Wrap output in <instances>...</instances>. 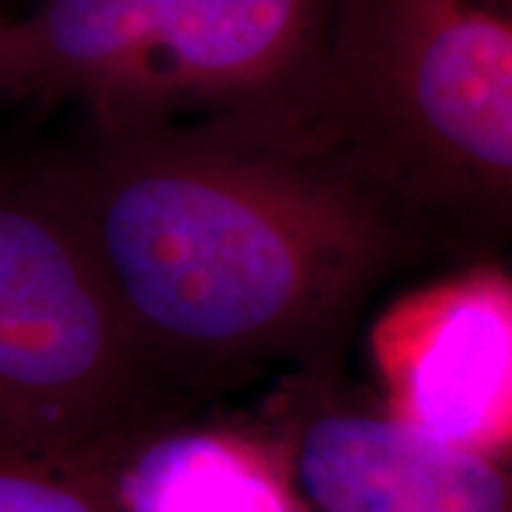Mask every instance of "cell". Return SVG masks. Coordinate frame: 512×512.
Returning <instances> with one entry per match:
<instances>
[{
    "label": "cell",
    "instance_id": "6da1fadb",
    "mask_svg": "<svg viewBox=\"0 0 512 512\" xmlns=\"http://www.w3.org/2000/svg\"><path fill=\"white\" fill-rule=\"evenodd\" d=\"M40 163L137 353L183 404L339 367L416 242L362 180L262 114L86 126Z\"/></svg>",
    "mask_w": 512,
    "mask_h": 512
},
{
    "label": "cell",
    "instance_id": "7a4b0ae2",
    "mask_svg": "<svg viewBox=\"0 0 512 512\" xmlns=\"http://www.w3.org/2000/svg\"><path fill=\"white\" fill-rule=\"evenodd\" d=\"M419 237L512 225V0H322L268 114Z\"/></svg>",
    "mask_w": 512,
    "mask_h": 512
},
{
    "label": "cell",
    "instance_id": "3957f363",
    "mask_svg": "<svg viewBox=\"0 0 512 512\" xmlns=\"http://www.w3.org/2000/svg\"><path fill=\"white\" fill-rule=\"evenodd\" d=\"M191 416L137 353L40 157L0 163V461L117 464Z\"/></svg>",
    "mask_w": 512,
    "mask_h": 512
},
{
    "label": "cell",
    "instance_id": "277c9868",
    "mask_svg": "<svg viewBox=\"0 0 512 512\" xmlns=\"http://www.w3.org/2000/svg\"><path fill=\"white\" fill-rule=\"evenodd\" d=\"M319 12L322 0H37L6 23L0 92L77 103L97 128L268 114Z\"/></svg>",
    "mask_w": 512,
    "mask_h": 512
},
{
    "label": "cell",
    "instance_id": "5b68a950",
    "mask_svg": "<svg viewBox=\"0 0 512 512\" xmlns=\"http://www.w3.org/2000/svg\"><path fill=\"white\" fill-rule=\"evenodd\" d=\"M305 512H512V464L427 439L353 399L339 367L296 370L251 419Z\"/></svg>",
    "mask_w": 512,
    "mask_h": 512
},
{
    "label": "cell",
    "instance_id": "8992f818",
    "mask_svg": "<svg viewBox=\"0 0 512 512\" xmlns=\"http://www.w3.org/2000/svg\"><path fill=\"white\" fill-rule=\"evenodd\" d=\"M379 407L427 439L512 464V276L473 265L402 293L367 333Z\"/></svg>",
    "mask_w": 512,
    "mask_h": 512
},
{
    "label": "cell",
    "instance_id": "52a82bcc",
    "mask_svg": "<svg viewBox=\"0 0 512 512\" xmlns=\"http://www.w3.org/2000/svg\"><path fill=\"white\" fill-rule=\"evenodd\" d=\"M120 512H305L254 421L191 413L146 433L117 467Z\"/></svg>",
    "mask_w": 512,
    "mask_h": 512
},
{
    "label": "cell",
    "instance_id": "ba28073f",
    "mask_svg": "<svg viewBox=\"0 0 512 512\" xmlns=\"http://www.w3.org/2000/svg\"><path fill=\"white\" fill-rule=\"evenodd\" d=\"M0 512H120L117 464L0 461Z\"/></svg>",
    "mask_w": 512,
    "mask_h": 512
},
{
    "label": "cell",
    "instance_id": "9c48e42d",
    "mask_svg": "<svg viewBox=\"0 0 512 512\" xmlns=\"http://www.w3.org/2000/svg\"><path fill=\"white\" fill-rule=\"evenodd\" d=\"M6 23H9V18L0 12V49H3V32H6ZM0 100H3V92H0Z\"/></svg>",
    "mask_w": 512,
    "mask_h": 512
}]
</instances>
